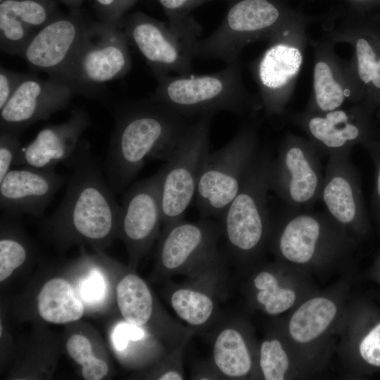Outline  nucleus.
<instances>
[{"label": "nucleus", "instance_id": "nucleus-1", "mask_svg": "<svg viewBox=\"0 0 380 380\" xmlns=\"http://www.w3.org/2000/svg\"><path fill=\"white\" fill-rule=\"evenodd\" d=\"M191 121L151 99L119 106L104 162L113 191H124L147 160L167 161Z\"/></svg>", "mask_w": 380, "mask_h": 380}, {"label": "nucleus", "instance_id": "nucleus-2", "mask_svg": "<svg viewBox=\"0 0 380 380\" xmlns=\"http://www.w3.org/2000/svg\"><path fill=\"white\" fill-rule=\"evenodd\" d=\"M63 198L50 218L51 225L68 238L102 243L117 227L120 205L103 175L90 145L83 140L70 167Z\"/></svg>", "mask_w": 380, "mask_h": 380}, {"label": "nucleus", "instance_id": "nucleus-3", "mask_svg": "<svg viewBox=\"0 0 380 380\" xmlns=\"http://www.w3.org/2000/svg\"><path fill=\"white\" fill-rule=\"evenodd\" d=\"M157 81L151 100L161 103L181 115L192 118L220 111L241 114L250 101L240 80L236 61L220 71L199 75H171L153 71Z\"/></svg>", "mask_w": 380, "mask_h": 380}, {"label": "nucleus", "instance_id": "nucleus-4", "mask_svg": "<svg viewBox=\"0 0 380 380\" xmlns=\"http://www.w3.org/2000/svg\"><path fill=\"white\" fill-rule=\"evenodd\" d=\"M128 42L120 25L89 23L59 80L70 85L75 94L93 96L103 84L129 71Z\"/></svg>", "mask_w": 380, "mask_h": 380}, {"label": "nucleus", "instance_id": "nucleus-5", "mask_svg": "<svg viewBox=\"0 0 380 380\" xmlns=\"http://www.w3.org/2000/svg\"><path fill=\"white\" fill-rule=\"evenodd\" d=\"M270 151L259 149L236 196L220 217L229 254L242 260L263 245L268 227Z\"/></svg>", "mask_w": 380, "mask_h": 380}, {"label": "nucleus", "instance_id": "nucleus-6", "mask_svg": "<svg viewBox=\"0 0 380 380\" xmlns=\"http://www.w3.org/2000/svg\"><path fill=\"white\" fill-rule=\"evenodd\" d=\"M213 115L208 114L192 120L167 163L160 168L163 232L184 220L186 209L195 199L201 172L210 152Z\"/></svg>", "mask_w": 380, "mask_h": 380}, {"label": "nucleus", "instance_id": "nucleus-7", "mask_svg": "<svg viewBox=\"0 0 380 380\" xmlns=\"http://www.w3.org/2000/svg\"><path fill=\"white\" fill-rule=\"evenodd\" d=\"M255 126L241 127L223 147L208 154L195 201L201 218L221 217L238 194L258 151Z\"/></svg>", "mask_w": 380, "mask_h": 380}, {"label": "nucleus", "instance_id": "nucleus-8", "mask_svg": "<svg viewBox=\"0 0 380 380\" xmlns=\"http://www.w3.org/2000/svg\"><path fill=\"white\" fill-rule=\"evenodd\" d=\"M321 155L311 141L289 137L267 170L270 190L290 211L308 210L320 199L324 175Z\"/></svg>", "mask_w": 380, "mask_h": 380}, {"label": "nucleus", "instance_id": "nucleus-9", "mask_svg": "<svg viewBox=\"0 0 380 380\" xmlns=\"http://www.w3.org/2000/svg\"><path fill=\"white\" fill-rule=\"evenodd\" d=\"M221 224L209 218L191 222L184 220L163 232L158 266L165 277L195 276L224 261L217 248Z\"/></svg>", "mask_w": 380, "mask_h": 380}, {"label": "nucleus", "instance_id": "nucleus-10", "mask_svg": "<svg viewBox=\"0 0 380 380\" xmlns=\"http://www.w3.org/2000/svg\"><path fill=\"white\" fill-rule=\"evenodd\" d=\"M278 8L268 0H239L229 6L219 27L205 38L186 44L192 59L220 60L227 64L237 61L243 46L270 30L279 18Z\"/></svg>", "mask_w": 380, "mask_h": 380}, {"label": "nucleus", "instance_id": "nucleus-11", "mask_svg": "<svg viewBox=\"0 0 380 380\" xmlns=\"http://www.w3.org/2000/svg\"><path fill=\"white\" fill-rule=\"evenodd\" d=\"M74 94L72 88L61 80L27 74L0 110L1 130L19 134L30 125L65 108Z\"/></svg>", "mask_w": 380, "mask_h": 380}, {"label": "nucleus", "instance_id": "nucleus-12", "mask_svg": "<svg viewBox=\"0 0 380 380\" xmlns=\"http://www.w3.org/2000/svg\"><path fill=\"white\" fill-rule=\"evenodd\" d=\"M169 287L168 302L177 316L194 331L205 329L220 317L227 289L226 261Z\"/></svg>", "mask_w": 380, "mask_h": 380}, {"label": "nucleus", "instance_id": "nucleus-13", "mask_svg": "<svg viewBox=\"0 0 380 380\" xmlns=\"http://www.w3.org/2000/svg\"><path fill=\"white\" fill-rule=\"evenodd\" d=\"M120 27L147 61L152 71L191 75L192 58L169 27L141 12L123 17Z\"/></svg>", "mask_w": 380, "mask_h": 380}, {"label": "nucleus", "instance_id": "nucleus-14", "mask_svg": "<svg viewBox=\"0 0 380 380\" xmlns=\"http://www.w3.org/2000/svg\"><path fill=\"white\" fill-rule=\"evenodd\" d=\"M162 171L132 185L125 191L118 219L120 231L134 259L150 246L163 223Z\"/></svg>", "mask_w": 380, "mask_h": 380}, {"label": "nucleus", "instance_id": "nucleus-15", "mask_svg": "<svg viewBox=\"0 0 380 380\" xmlns=\"http://www.w3.org/2000/svg\"><path fill=\"white\" fill-rule=\"evenodd\" d=\"M352 149L331 153L326 166L320 199L341 225L365 232L366 206L359 173L350 159Z\"/></svg>", "mask_w": 380, "mask_h": 380}, {"label": "nucleus", "instance_id": "nucleus-16", "mask_svg": "<svg viewBox=\"0 0 380 380\" xmlns=\"http://www.w3.org/2000/svg\"><path fill=\"white\" fill-rule=\"evenodd\" d=\"M88 23L80 9L61 14L35 34L20 56L32 68L59 80Z\"/></svg>", "mask_w": 380, "mask_h": 380}, {"label": "nucleus", "instance_id": "nucleus-17", "mask_svg": "<svg viewBox=\"0 0 380 380\" xmlns=\"http://www.w3.org/2000/svg\"><path fill=\"white\" fill-rule=\"evenodd\" d=\"M91 125L87 111L74 108L69 118L42 129L27 145L21 146L15 166L53 170L59 163L70 167L83 140V132Z\"/></svg>", "mask_w": 380, "mask_h": 380}, {"label": "nucleus", "instance_id": "nucleus-18", "mask_svg": "<svg viewBox=\"0 0 380 380\" xmlns=\"http://www.w3.org/2000/svg\"><path fill=\"white\" fill-rule=\"evenodd\" d=\"M116 300L124 320L145 329L153 323L158 338L169 349L194 332L165 311L157 309L149 286L135 274L128 273L120 280L116 287Z\"/></svg>", "mask_w": 380, "mask_h": 380}, {"label": "nucleus", "instance_id": "nucleus-19", "mask_svg": "<svg viewBox=\"0 0 380 380\" xmlns=\"http://www.w3.org/2000/svg\"><path fill=\"white\" fill-rule=\"evenodd\" d=\"M67 177L54 169L23 166L11 169L0 181V206L12 215H42Z\"/></svg>", "mask_w": 380, "mask_h": 380}, {"label": "nucleus", "instance_id": "nucleus-20", "mask_svg": "<svg viewBox=\"0 0 380 380\" xmlns=\"http://www.w3.org/2000/svg\"><path fill=\"white\" fill-rule=\"evenodd\" d=\"M372 110L367 105L353 115L336 109L310 116L305 120L310 141L321 156L352 149L357 144L365 146L375 133L370 120Z\"/></svg>", "mask_w": 380, "mask_h": 380}, {"label": "nucleus", "instance_id": "nucleus-21", "mask_svg": "<svg viewBox=\"0 0 380 380\" xmlns=\"http://www.w3.org/2000/svg\"><path fill=\"white\" fill-rule=\"evenodd\" d=\"M333 221L327 212L290 211L276 236L275 248L285 260L296 264H305L320 248L322 241Z\"/></svg>", "mask_w": 380, "mask_h": 380}, {"label": "nucleus", "instance_id": "nucleus-22", "mask_svg": "<svg viewBox=\"0 0 380 380\" xmlns=\"http://www.w3.org/2000/svg\"><path fill=\"white\" fill-rule=\"evenodd\" d=\"M210 362L222 379L248 376L253 360L247 338L236 321L221 323L213 336Z\"/></svg>", "mask_w": 380, "mask_h": 380}, {"label": "nucleus", "instance_id": "nucleus-23", "mask_svg": "<svg viewBox=\"0 0 380 380\" xmlns=\"http://www.w3.org/2000/svg\"><path fill=\"white\" fill-rule=\"evenodd\" d=\"M302 61L298 49L283 43L271 46L260 60L257 73L269 112L274 111L277 91L297 74Z\"/></svg>", "mask_w": 380, "mask_h": 380}, {"label": "nucleus", "instance_id": "nucleus-24", "mask_svg": "<svg viewBox=\"0 0 380 380\" xmlns=\"http://www.w3.org/2000/svg\"><path fill=\"white\" fill-rule=\"evenodd\" d=\"M40 317L52 324H65L80 319L84 314V305L72 286L65 279L47 281L37 296Z\"/></svg>", "mask_w": 380, "mask_h": 380}, {"label": "nucleus", "instance_id": "nucleus-25", "mask_svg": "<svg viewBox=\"0 0 380 380\" xmlns=\"http://www.w3.org/2000/svg\"><path fill=\"white\" fill-rule=\"evenodd\" d=\"M334 302L324 297L311 298L303 303L292 315L289 331L298 343H308L319 336L336 314Z\"/></svg>", "mask_w": 380, "mask_h": 380}, {"label": "nucleus", "instance_id": "nucleus-26", "mask_svg": "<svg viewBox=\"0 0 380 380\" xmlns=\"http://www.w3.org/2000/svg\"><path fill=\"white\" fill-rule=\"evenodd\" d=\"M254 299L269 315H277L289 309L296 300L293 291L280 286L277 275L270 270L259 271L251 280Z\"/></svg>", "mask_w": 380, "mask_h": 380}, {"label": "nucleus", "instance_id": "nucleus-27", "mask_svg": "<svg viewBox=\"0 0 380 380\" xmlns=\"http://www.w3.org/2000/svg\"><path fill=\"white\" fill-rule=\"evenodd\" d=\"M356 55L358 76L371 91L369 106L380 108V39L359 37Z\"/></svg>", "mask_w": 380, "mask_h": 380}, {"label": "nucleus", "instance_id": "nucleus-28", "mask_svg": "<svg viewBox=\"0 0 380 380\" xmlns=\"http://www.w3.org/2000/svg\"><path fill=\"white\" fill-rule=\"evenodd\" d=\"M0 13L37 32L61 15L54 0H4L0 2Z\"/></svg>", "mask_w": 380, "mask_h": 380}, {"label": "nucleus", "instance_id": "nucleus-29", "mask_svg": "<svg viewBox=\"0 0 380 380\" xmlns=\"http://www.w3.org/2000/svg\"><path fill=\"white\" fill-rule=\"evenodd\" d=\"M168 18V25L184 44L196 39L201 26L189 15L199 5L211 0H158Z\"/></svg>", "mask_w": 380, "mask_h": 380}, {"label": "nucleus", "instance_id": "nucleus-30", "mask_svg": "<svg viewBox=\"0 0 380 380\" xmlns=\"http://www.w3.org/2000/svg\"><path fill=\"white\" fill-rule=\"evenodd\" d=\"M70 357L82 366V375L86 380H100L108 373L107 363L96 357L89 340L80 334H72L66 343Z\"/></svg>", "mask_w": 380, "mask_h": 380}, {"label": "nucleus", "instance_id": "nucleus-31", "mask_svg": "<svg viewBox=\"0 0 380 380\" xmlns=\"http://www.w3.org/2000/svg\"><path fill=\"white\" fill-rule=\"evenodd\" d=\"M314 88L316 105L324 113L338 109L344 101V91L324 62H319L315 67Z\"/></svg>", "mask_w": 380, "mask_h": 380}, {"label": "nucleus", "instance_id": "nucleus-32", "mask_svg": "<svg viewBox=\"0 0 380 380\" xmlns=\"http://www.w3.org/2000/svg\"><path fill=\"white\" fill-rule=\"evenodd\" d=\"M259 366L265 380H283L289 360L281 343L275 338L264 340L260 347Z\"/></svg>", "mask_w": 380, "mask_h": 380}, {"label": "nucleus", "instance_id": "nucleus-33", "mask_svg": "<svg viewBox=\"0 0 380 380\" xmlns=\"http://www.w3.org/2000/svg\"><path fill=\"white\" fill-rule=\"evenodd\" d=\"M37 32L13 17L0 13V47L4 53L21 55Z\"/></svg>", "mask_w": 380, "mask_h": 380}, {"label": "nucleus", "instance_id": "nucleus-34", "mask_svg": "<svg viewBox=\"0 0 380 380\" xmlns=\"http://www.w3.org/2000/svg\"><path fill=\"white\" fill-rule=\"evenodd\" d=\"M27 250L14 236H4L0 241V281L8 279L26 260Z\"/></svg>", "mask_w": 380, "mask_h": 380}, {"label": "nucleus", "instance_id": "nucleus-35", "mask_svg": "<svg viewBox=\"0 0 380 380\" xmlns=\"http://www.w3.org/2000/svg\"><path fill=\"white\" fill-rule=\"evenodd\" d=\"M194 334L186 336L177 346L162 358L154 379L158 380L185 379L183 357L186 347Z\"/></svg>", "mask_w": 380, "mask_h": 380}, {"label": "nucleus", "instance_id": "nucleus-36", "mask_svg": "<svg viewBox=\"0 0 380 380\" xmlns=\"http://www.w3.org/2000/svg\"><path fill=\"white\" fill-rule=\"evenodd\" d=\"M80 296L89 305L101 302L106 293V282L104 276L97 270H92L80 282Z\"/></svg>", "mask_w": 380, "mask_h": 380}, {"label": "nucleus", "instance_id": "nucleus-37", "mask_svg": "<svg viewBox=\"0 0 380 380\" xmlns=\"http://www.w3.org/2000/svg\"><path fill=\"white\" fill-rule=\"evenodd\" d=\"M21 146L18 134L0 131V181L14 165Z\"/></svg>", "mask_w": 380, "mask_h": 380}, {"label": "nucleus", "instance_id": "nucleus-38", "mask_svg": "<svg viewBox=\"0 0 380 380\" xmlns=\"http://www.w3.org/2000/svg\"><path fill=\"white\" fill-rule=\"evenodd\" d=\"M364 147L369 153L374 165L375 177L371 208L375 219L380 224V134L374 133Z\"/></svg>", "mask_w": 380, "mask_h": 380}, {"label": "nucleus", "instance_id": "nucleus-39", "mask_svg": "<svg viewBox=\"0 0 380 380\" xmlns=\"http://www.w3.org/2000/svg\"><path fill=\"white\" fill-rule=\"evenodd\" d=\"M359 352L367 364L380 367V322L375 324L362 338Z\"/></svg>", "mask_w": 380, "mask_h": 380}, {"label": "nucleus", "instance_id": "nucleus-40", "mask_svg": "<svg viewBox=\"0 0 380 380\" xmlns=\"http://www.w3.org/2000/svg\"><path fill=\"white\" fill-rule=\"evenodd\" d=\"M147 332L145 328L132 324L125 320L122 321L117 324L113 331V345L117 351L123 353L130 338L144 336Z\"/></svg>", "mask_w": 380, "mask_h": 380}, {"label": "nucleus", "instance_id": "nucleus-41", "mask_svg": "<svg viewBox=\"0 0 380 380\" xmlns=\"http://www.w3.org/2000/svg\"><path fill=\"white\" fill-rule=\"evenodd\" d=\"M27 74L0 67V110L2 109Z\"/></svg>", "mask_w": 380, "mask_h": 380}, {"label": "nucleus", "instance_id": "nucleus-42", "mask_svg": "<svg viewBox=\"0 0 380 380\" xmlns=\"http://www.w3.org/2000/svg\"><path fill=\"white\" fill-rule=\"evenodd\" d=\"M101 21L120 25L125 13L122 11L119 0H95Z\"/></svg>", "mask_w": 380, "mask_h": 380}, {"label": "nucleus", "instance_id": "nucleus-43", "mask_svg": "<svg viewBox=\"0 0 380 380\" xmlns=\"http://www.w3.org/2000/svg\"><path fill=\"white\" fill-rule=\"evenodd\" d=\"M191 376L193 379H222L210 360L196 365L192 372Z\"/></svg>", "mask_w": 380, "mask_h": 380}, {"label": "nucleus", "instance_id": "nucleus-44", "mask_svg": "<svg viewBox=\"0 0 380 380\" xmlns=\"http://www.w3.org/2000/svg\"><path fill=\"white\" fill-rule=\"evenodd\" d=\"M63 4H65L68 7H69L71 11L80 9V6L82 5L84 0H61Z\"/></svg>", "mask_w": 380, "mask_h": 380}, {"label": "nucleus", "instance_id": "nucleus-45", "mask_svg": "<svg viewBox=\"0 0 380 380\" xmlns=\"http://www.w3.org/2000/svg\"><path fill=\"white\" fill-rule=\"evenodd\" d=\"M124 13L128 11L135 3L136 0H119Z\"/></svg>", "mask_w": 380, "mask_h": 380}, {"label": "nucleus", "instance_id": "nucleus-46", "mask_svg": "<svg viewBox=\"0 0 380 380\" xmlns=\"http://www.w3.org/2000/svg\"><path fill=\"white\" fill-rule=\"evenodd\" d=\"M356 1H372V0H356Z\"/></svg>", "mask_w": 380, "mask_h": 380}, {"label": "nucleus", "instance_id": "nucleus-47", "mask_svg": "<svg viewBox=\"0 0 380 380\" xmlns=\"http://www.w3.org/2000/svg\"><path fill=\"white\" fill-rule=\"evenodd\" d=\"M3 1H4V0H0V2Z\"/></svg>", "mask_w": 380, "mask_h": 380}, {"label": "nucleus", "instance_id": "nucleus-48", "mask_svg": "<svg viewBox=\"0 0 380 380\" xmlns=\"http://www.w3.org/2000/svg\"><path fill=\"white\" fill-rule=\"evenodd\" d=\"M136 1H137V0H136Z\"/></svg>", "mask_w": 380, "mask_h": 380}]
</instances>
